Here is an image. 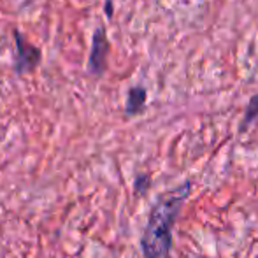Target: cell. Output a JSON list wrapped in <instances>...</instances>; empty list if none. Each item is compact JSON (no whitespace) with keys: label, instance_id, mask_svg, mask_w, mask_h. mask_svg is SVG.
<instances>
[{"label":"cell","instance_id":"cell-5","mask_svg":"<svg viewBox=\"0 0 258 258\" xmlns=\"http://www.w3.org/2000/svg\"><path fill=\"white\" fill-rule=\"evenodd\" d=\"M258 118V95L253 97L248 104V109H246L244 119H242V128H246L248 125H251V121H255Z\"/></svg>","mask_w":258,"mask_h":258},{"label":"cell","instance_id":"cell-2","mask_svg":"<svg viewBox=\"0 0 258 258\" xmlns=\"http://www.w3.org/2000/svg\"><path fill=\"white\" fill-rule=\"evenodd\" d=\"M14 42H16V49H14L13 56V69L16 74H30L41 65L42 61V51L34 46L20 30H14Z\"/></svg>","mask_w":258,"mask_h":258},{"label":"cell","instance_id":"cell-4","mask_svg":"<svg viewBox=\"0 0 258 258\" xmlns=\"http://www.w3.org/2000/svg\"><path fill=\"white\" fill-rule=\"evenodd\" d=\"M144 104H146V90H144L143 86H134V88H130L128 95H126V104H125L126 114H137V112H141Z\"/></svg>","mask_w":258,"mask_h":258},{"label":"cell","instance_id":"cell-3","mask_svg":"<svg viewBox=\"0 0 258 258\" xmlns=\"http://www.w3.org/2000/svg\"><path fill=\"white\" fill-rule=\"evenodd\" d=\"M109 56V41L102 27L97 28L92 39V51L88 58V72L93 76H102L107 69Z\"/></svg>","mask_w":258,"mask_h":258},{"label":"cell","instance_id":"cell-6","mask_svg":"<svg viewBox=\"0 0 258 258\" xmlns=\"http://www.w3.org/2000/svg\"><path fill=\"white\" fill-rule=\"evenodd\" d=\"M105 14H107L109 18L112 16V2L111 0H105Z\"/></svg>","mask_w":258,"mask_h":258},{"label":"cell","instance_id":"cell-1","mask_svg":"<svg viewBox=\"0 0 258 258\" xmlns=\"http://www.w3.org/2000/svg\"><path fill=\"white\" fill-rule=\"evenodd\" d=\"M188 194H190V183H183L181 186L163 194L153 206L141 239L144 258H165L169 255L170 242H172V235H170L172 225Z\"/></svg>","mask_w":258,"mask_h":258}]
</instances>
